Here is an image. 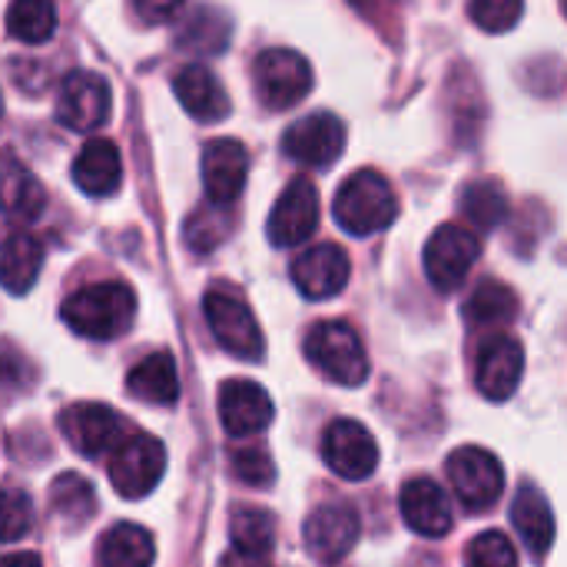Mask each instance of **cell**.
<instances>
[{"label": "cell", "instance_id": "obj_1", "mask_svg": "<svg viewBox=\"0 0 567 567\" xmlns=\"http://www.w3.org/2000/svg\"><path fill=\"white\" fill-rule=\"evenodd\" d=\"M63 322L83 336V339H116L123 336L133 319H136V292L126 282H93L76 289L63 309H60Z\"/></svg>", "mask_w": 567, "mask_h": 567}, {"label": "cell", "instance_id": "obj_2", "mask_svg": "<svg viewBox=\"0 0 567 567\" xmlns=\"http://www.w3.org/2000/svg\"><path fill=\"white\" fill-rule=\"evenodd\" d=\"M336 223L352 233V236H372L382 233L395 223L399 216V196L392 189V183L375 173V169H359L352 173L332 203Z\"/></svg>", "mask_w": 567, "mask_h": 567}, {"label": "cell", "instance_id": "obj_3", "mask_svg": "<svg viewBox=\"0 0 567 567\" xmlns=\"http://www.w3.org/2000/svg\"><path fill=\"white\" fill-rule=\"evenodd\" d=\"M306 359L336 385L355 389L369 375V355L359 339V332L336 319V322H319L306 336Z\"/></svg>", "mask_w": 567, "mask_h": 567}, {"label": "cell", "instance_id": "obj_4", "mask_svg": "<svg viewBox=\"0 0 567 567\" xmlns=\"http://www.w3.org/2000/svg\"><path fill=\"white\" fill-rule=\"evenodd\" d=\"M203 316H206V326H209L213 339L229 355L246 359V362H259L262 359V352H266L262 329H259L252 309L233 289L213 286L203 296Z\"/></svg>", "mask_w": 567, "mask_h": 567}, {"label": "cell", "instance_id": "obj_5", "mask_svg": "<svg viewBox=\"0 0 567 567\" xmlns=\"http://www.w3.org/2000/svg\"><path fill=\"white\" fill-rule=\"evenodd\" d=\"M252 80L256 93L269 110H289L302 103L312 90V66L302 53L272 47L262 50L252 63Z\"/></svg>", "mask_w": 567, "mask_h": 567}, {"label": "cell", "instance_id": "obj_6", "mask_svg": "<svg viewBox=\"0 0 567 567\" xmlns=\"http://www.w3.org/2000/svg\"><path fill=\"white\" fill-rule=\"evenodd\" d=\"M478 256H482L478 236L472 229H465V226L445 223V226H439L429 236L425 252H422V262H425L429 282L439 292H455L468 279V272L478 262Z\"/></svg>", "mask_w": 567, "mask_h": 567}, {"label": "cell", "instance_id": "obj_7", "mask_svg": "<svg viewBox=\"0 0 567 567\" xmlns=\"http://www.w3.org/2000/svg\"><path fill=\"white\" fill-rule=\"evenodd\" d=\"M166 475V449L153 435H126L110 455V482L113 488L136 502L146 498Z\"/></svg>", "mask_w": 567, "mask_h": 567}, {"label": "cell", "instance_id": "obj_8", "mask_svg": "<svg viewBox=\"0 0 567 567\" xmlns=\"http://www.w3.org/2000/svg\"><path fill=\"white\" fill-rule=\"evenodd\" d=\"M449 482H452L455 498L468 512H485L502 498L505 472L492 452H485L478 445H465V449L452 452V458H449Z\"/></svg>", "mask_w": 567, "mask_h": 567}, {"label": "cell", "instance_id": "obj_9", "mask_svg": "<svg viewBox=\"0 0 567 567\" xmlns=\"http://www.w3.org/2000/svg\"><path fill=\"white\" fill-rule=\"evenodd\" d=\"M60 432L83 458L113 455L126 439V422L103 402H76L60 415Z\"/></svg>", "mask_w": 567, "mask_h": 567}, {"label": "cell", "instance_id": "obj_10", "mask_svg": "<svg viewBox=\"0 0 567 567\" xmlns=\"http://www.w3.org/2000/svg\"><path fill=\"white\" fill-rule=\"evenodd\" d=\"M359 532H362V522H359L355 508L346 505V502H329V505H319L306 518L302 542H306V551L316 561L336 565V561H342L355 548Z\"/></svg>", "mask_w": 567, "mask_h": 567}, {"label": "cell", "instance_id": "obj_11", "mask_svg": "<svg viewBox=\"0 0 567 567\" xmlns=\"http://www.w3.org/2000/svg\"><path fill=\"white\" fill-rule=\"evenodd\" d=\"M326 465L346 482H365L379 468V445L362 422L339 419L322 435Z\"/></svg>", "mask_w": 567, "mask_h": 567}, {"label": "cell", "instance_id": "obj_12", "mask_svg": "<svg viewBox=\"0 0 567 567\" xmlns=\"http://www.w3.org/2000/svg\"><path fill=\"white\" fill-rule=\"evenodd\" d=\"M282 150L289 159H296L302 166L326 169L346 150V123L336 113H309L286 130Z\"/></svg>", "mask_w": 567, "mask_h": 567}, {"label": "cell", "instance_id": "obj_13", "mask_svg": "<svg viewBox=\"0 0 567 567\" xmlns=\"http://www.w3.org/2000/svg\"><path fill=\"white\" fill-rule=\"evenodd\" d=\"M316 226H319V193L312 179L299 176L276 199L269 223H266V236L272 246L292 249V246H302L316 233Z\"/></svg>", "mask_w": 567, "mask_h": 567}, {"label": "cell", "instance_id": "obj_14", "mask_svg": "<svg viewBox=\"0 0 567 567\" xmlns=\"http://www.w3.org/2000/svg\"><path fill=\"white\" fill-rule=\"evenodd\" d=\"M110 103H113V93L100 73L73 70L60 86L56 120L73 133H90L110 120Z\"/></svg>", "mask_w": 567, "mask_h": 567}, {"label": "cell", "instance_id": "obj_15", "mask_svg": "<svg viewBox=\"0 0 567 567\" xmlns=\"http://www.w3.org/2000/svg\"><path fill=\"white\" fill-rule=\"evenodd\" d=\"M522 372H525V349L518 339L495 332L482 342L478 362H475V382L485 399L492 402L512 399L522 382Z\"/></svg>", "mask_w": 567, "mask_h": 567}, {"label": "cell", "instance_id": "obj_16", "mask_svg": "<svg viewBox=\"0 0 567 567\" xmlns=\"http://www.w3.org/2000/svg\"><path fill=\"white\" fill-rule=\"evenodd\" d=\"M276 405L269 392L249 379H229L219 389V422L233 439L259 435L272 425Z\"/></svg>", "mask_w": 567, "mask_h": 567}, {"label": "cell", "instance_id": "obj_17", "mask_svg": "<svg viewBox=\"0 0 567 567\" xmlns=\"http://www.w3.org/2000/svg\"><path fill=\"white\" fill-rule=\"evenodd\" d=\"M349 276H352L349 256L336 243H319V246L306 249L292 262V282H296V289L306 299H312V302H322V299L339 296L349 286Z\"/></svg>", "mask_w": 567, "mask_h": 567}, {"label": "cell", "instance_id": "obj_18", "mask_svg": "<svg viewBox=\"0 0 567 567\" xmlns=\"http://www.w3.org/2000/svg\"><path fill=\"white\" fill-rule=\"evenodd\" d=\"M249 176V153L239 140H213L203 146V186L213 206H229L243 196Z\"/></svg>", "mask_w": 567, "mask_h": 567}, {"label": "cell", "instance_id": "obj_19", "mask_svg": "<svg viewBox=\"0 0 567 567\" xmlns=\"http://www.w3.org/2000/svg\"><path fill=\"white\" fill-rule=\"evenodd\" d=\"M399 508H402L405 525L422 538H445L455 525L452 502H449L445 488L432 478L405 482V488L399 495Z\"/></svg>", "mask_w": 567, "mask_h": 567}, {"label": "cell", "instance_id": "obj_20", "mask_svg": "<svg viewBox=\"0 0 567 567\" xmlns=\"http://www.w3.org/2000/svg\"><path fill=\"white\" fill-rule=\"evenodd\" d=\"M47 209V189L43 183L30 173V166L3 153L0 156V213L13 223H33Z\"/></svg>", "mask_w": 567, "mask_h": 567}, {"label": "cell", "instance_id": "obj_21", "mask_svg": "<svg viewBox=\"0 0 567 567\" xmlns=\"http://www.w3.org/2000/svg\"><path fill=\"white\" fill-rule=\"evenodd\" d=\"M512 525L518 532V538L525 542L528 555L535 561H545L551 545H555V512L548 495L538 485H522V492L515 495L512 505Z\"/></svg>", "mask_w": 567, "mask_h": 567}, {"label": "cell", "instance_id": "obj_22", "mask_svg": "<svg viewBox=\"0 0 567 567\" xmlns=\"http://www.w3.org/2000/svg\"><path fill=\"white\" fill-rule=\"evenodd\" d=\"M123 179V156L113 140L93 136L73 159V183L86 196H113Z\"/></svg>", "mask_w": 567, "mask_h": 567}, {"label": "cell", "instance_id": "obj_23", "mask_svg": "<svg viewBox=\"0 0 567 567\" xmlns=\"http://www.w3.org/2000/svg\"><path fill=\"white\" fill-rule=\"evenodd\" d=\"M173 93L183 103V110L189 116H196L199 123H216L229 113V96H226L223 83L216 80L213 70H206L199 63H189L176 73Z\"/></svg>", "mask_w": 567, "mask_h": 567}, {"label": "cell", "instance_id": "obj_24", "mask_svg": "<svg viewBox=\"0 0 567 567\" xmlns=\"http://www.w3.org/2000/svg\"><path fill=\"white\" fill-rule=\"evenodd\" d=\"M126 392L140 402L169 409L179 399V372L176 359L169 352H153L143 362H136L126 375Z\"/></svg>", "mask_w": 567, "mask_h": 567}, {"label": "cell", "instance_id": "obj_25", "mask_svg": "<svg viewBox=\"0 0 567 567\" xmlns=\"http://www.w3.org/2000/svg\"><path fill=\"white\" fill-rule=\"evenodd\" d=\"M43 269V246L30 233H10L0 243V286L13 296H27Z\"/></svg>", "mask_w": 567, "mask_h": 567}, {"label": "cell", "instance_id": "obj_26", "mask_svg": "<svg viewBox=\"0 0 567 567\" xmlns=\"http://www.w3.org/2000/svg\"><path fill=\"white\" fill-rule=\"evenodd\" d=\"M100 567H153L156 561V545L153 535L140 525H113L103 538H100V551H96Z\"/></svg>", "mask_w": 567, "mask_h": 567}, {"label": "cell", "instance_id": "obj_27", "mask_svg": "<svg viewBox=\"0 0 567 567\" xmlns=\"http://www.w3.org/2000/svg\"><path fill=\"white\" fill-rule=\"evenodd\" d=\"M50 508H53V515L60 518V525H63L66 532L83 528V525L93 518V508H96L93 485H90L83 475H76V472L60 475V478L50 485Z\"/></svg>", "mask_w": 567, "mask_h": 567}, {"label": "cell", "instance_id": "obj_28", "mask_svg": "<svg viewBox=\"0 0 567 567\" xmlns=\"http://www.w3.org/2000/svg\"><path fill=\"white\" fill-rule=\"evenodd\" d=\"M56 30L53 0H10L7 33L20 43H47Z\"/></svg>", "mask_w": 567, "mask_h": 567}, {"label": "cell", "instance_id": "obj_29", "mask_svg": "<svg viewBox=\"0 0 567 567\" xmlns=\"http://www.w3.org/2000/svg\"><path fill=\"white\" fill-rule=\"evenodd\" d=\"M229 535L236 551L269 558L276 548V518L266 508H236L229 522Z\"/></svg>", "mask_w": 567, "mask_h": 567}, {"label": "cell", "instance_id": "obj_30", "mask_svg": "<svg viewBox=\"0 0 567 567\" xmlns=\"http://www.w3.org/2000/svg\"><path fill=\"white\" fill-rule=\"evenodd\" d=\"M465 316H468L472 326H488V329H495V326H505V322H512V319L518 316V299H515V292H512L505 282L485 279V282L472 292V299H468V306H465Z\"/></svg>", "mask_w": 567, "mask_h": 567}, {"label": "cell", "instance_id": "obj_31", "mask_svg": "<svg viewBox=\"0 0 567 567\" xmlns=\"http://www.w3.org/2000/svg\"><path fill=\"white\" fill-rule=\"evenodd\" d=\"M462 213L478 229H495L508 216V196L495 179H475L462 193Z\"/></svg>", "mask_w": 567, "mask_h": 567}, {"label": "cell", "instance_id": "obj_32", "mask_svg": "<svg viewBox=\"0 0 567 567\" xmlns=\"http://www.w3.org/2000/svg\"><path fill=\"white\" fill-rule=\"evenodd\" d=\"M179 43L196 47V50H203V53H223L226 43H229V20H226L223 13L203 7V10H196V13L189 17V23L183 27Z\"/></svg>", "mask_w": 567, "mask_h": 567}, {"label": "cell", "instance_id": "obj_33", "mask_svg": "<svg viewBox=\"0 0 567 567\" xmlns=\"http://www.w3.org/2000/svg\"><path fill=\"white\" fill-rule=\"evenodd\" d=\"M33 525V505L17 488H0V545L20 542Z\"/></svg>", "mask_w": 567, "mask_h": 567}, {"label": "cell", "instance_id": "obj_34", "mask_svg": "<svg viewBox=\"0 0 567 567\" xmlns=\"http://www.w3.org/2000/svg\"><path fill=\"white\" fill-rule=\"evenodd\" d=\"M465 567H518L515 545L502 532H485L468 545Z\"/></svg>", "mask_w": 567, "mask_h": 567}, {"label": "cell", "instance_id": "obj_35", "mask_svg": "<svg viewBox=\"0 0 567 567\" xmlns=\"http://www.w3.org/2000/svg\"><path fill=\"white\" fill-rule=\"evenodd\" d=\"M522 10H525V0H472L468 3L472 20L488 33L512 30L522 20Z\"/></svg>", "mask_w": 567, "mask_h": 567}, {"label": "cell", "instance_id": "obj_36", "mask_svg": "<svg viewBox=\"0 0 567 567\" xmlns=\"http://www.w3.org/2000/svg\"><path fill=\"white\" fill-rule=\"evenodd\" d=\"M226 239V216L219 209H199L186 223V246L193 252H209Z\"/></svg>", "mask_w": 567, "mask_h": 567}, {"label": "cell", "instance_id": "obj_37", "mask_svg": "<svg viewBox=\"0 0 567 567\" xmlns=\"http://www.w3.org/2000/svg\"><path fill=\"white\" fill-rule=\"evenodd\" d=\"M233 475L249 488H269L276 482V465L262 449H239L233 452Z\"/></svg>", "mask_w": 567, "mask_h": 567}, {"label": "cell", "instance_id": "obj_38", "mask_svg": "<svg viewBox=\"0 0 567 567\" xmlns=\"http://www.w3.org/2000/svg\"><path fill=\"white\" fill-rule=\"evenodd\" d=\"M183 3H186V0H133L136 13H140L146 23H166V20H173V17L179 13Z\"/></svg>", "mask_w": 567, "mask_h": 567}, {"label": "cell", "instance_id": "obj_39", "mask_svg": "<svg viewBox=\"0 0 567 567\" xmlns=\"http://www.w3.org/2000/svg\"><path fill=\"white\" fill-rule=\"evenodd\" d=\"M362 17H369L372 23H392L395 20V13L402 10V3L405 0H349Z\"/></svg>", "mask_w": 567, "mask_h": 567}, {"label": "cell", "instance_id": "obj_40", "mask_svg": "<svg viewBox=\"0 0 567 567\" xmlns=\"http://www.w3.org/2000/svg\"><path fill=\"white\" fill-rule=\"evenodd\" d=\"M219 567H269V561L266 558H256V555H243V551H229L223 561H219Z\"/></svg>", "mask_w": 567, "mask_h": 567}, {"label": "cell", "instance_id": "obj_41", "mask_svg": "<svg viewBox=\"0 0 567 567\" xmlns=\"http://www.w3.org/2000/svg\"><path fill=\"white\" fill-rule=\"evenodd\" d=\"M0 567H40V558L33 551H13L0 558Z\"/></svg>", "mask_w": 567, "mask_h": 567}, {"label": "cell", "instance_id": "obj_42", "mask_svg": "<svg viewBox=\"0 0 567 567\" xmlns=\"http://www.w3.org/2000/svg\"><path fill=\"white\" fill-rule=\"evenodd\" d=\"M0 113H3V100H0Z\"/></svg>", "mask_w": 567, "mask_h": 567}]
</instances>
